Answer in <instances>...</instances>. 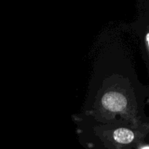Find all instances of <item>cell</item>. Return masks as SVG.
<instances>
[{
	"mask_svg": "<svg viewBox=\"0 0 149 149\" xmlns=\"http://www.w3.org/2000/svg\"><path fill=\"white\" fill-rule=\"evenodd\" d=\"M103 106L112 112L122 111L126 108L127 100L126 97L117 92H109L105 94L102 98Z\"/></svg>",
	"mask_w": 149,
	"mask_h": 149,
	"instance_id": "6da1fadb",
	"label": "cell"
},
{
	"mask_svg": "<svg viewBox=\"0 0 149 149\" xmlns=\"http://www.w3.org/2000/svg\"><path fill=\"white\" fill-rule=\"evenodd\" d=\"M113 138L119 143L128 144L133 141L134 133L125 128H119L113 132Z\"/></svg>",
	"mask_w": 149,
	"mask_h": 149,
	"instance_id": "7a4b0ae2",
	"label": "cell"
},
{
	"mask_svg": "<svg viewBox=\"0 0 149 149\" xmlns=\"http://www.w3.org/2000/svg\"><path fill=\"white\" fill-rule=\"evenodd\" d=\"M142 149H149V148H148V146H145V147H143Z\"/></svg>",
	"mask_w": 149,
	"mask_h": 149,
	"instance_id": "3957f363",
	"label": "cell"
}]
</instances>
